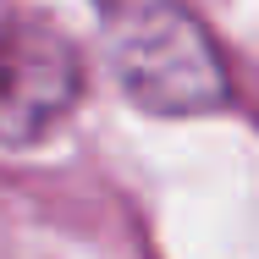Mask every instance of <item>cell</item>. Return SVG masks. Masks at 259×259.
Listing matches in <instances>:
<instances>
[{"mask_svg":"<svg viewBox=\"0 0 259 259\" xmlns=\"http://www.w3.org/2000/svg\"><path fill=\"white\" fill-rule=\"evenodd\" d=\"M105 61L144 116H215L232 105L226 55L182 0H94Z\"/></svg>","mask_w":259,"mask_h":259,"instance_id":"obj_1","label":"cell"},{"mask_svg":"<svg viewBox=\"0 0 259 259\" xmlns=\"http://www.w3.org/2000/svg\"><path fill=\"white\" fill-rule=\"evenodd\" d=\"M89 89L83 55L45 11L0 17V149H39Z\"/></svg>","mask_w":259,"mask_h":259,"instance_id":"obj_2","label":"cell"}]
</instances>
